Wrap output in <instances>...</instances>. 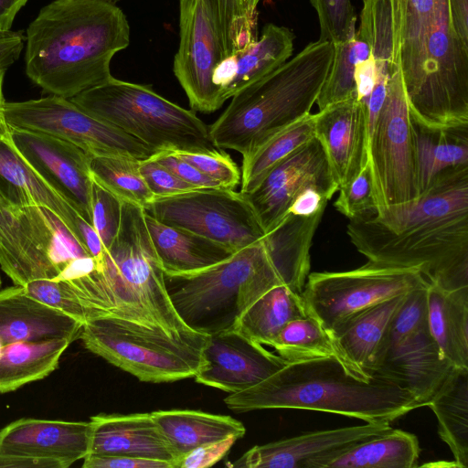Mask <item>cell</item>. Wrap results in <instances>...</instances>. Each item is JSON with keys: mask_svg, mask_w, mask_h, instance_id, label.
Returning <instances> with one entry per match:
<instances>
[{"mask_svg": "<svg viewBox=\"0 0 468 468\" xmlns=\"http://www.w3.org/2000/svg\"><path fill=\"white\" fill-rule=\"evenodd\" d=\"M0 192L16 206L49 210L93 259L102 256L104 248L92 225L19 154L5 123L0 124Z\"/></svg>", "mask_w": 468, "mask_h": 468, "instance_id": "d6986e66", "label": "cell"}, {"mask_svg": "<svg viewBox=\"0 0 468 468\" xmlns=\"http://www.w3.org/2000/svg\"><path fill=\"white\" fill-rule=\"evenodd\" d=\"M24 40L21 32H0V69H7L18 58Z\"/></svg>", "mask_w": 468, "mask_h": 468, "instance_id": "f907efd6", "label": "cell"}, {"mask_svg": "<svg viewBox=\"0 0 468 468\" xmlns=\"http://www.w3.org/2000/svg\"><path fill=\"white\" fill-rule=\"evenodd\" d=\"M145 223L165 274L198 271L234 252L188 230L164 224L144 211Z\"/></svg>", "mask_w": 468, "mask_h": 468, "instance_id": "484cf974", "label": "cell"}, {"mask_svg": "<svg viewBox=\"0 0 468 468\" xmlns=\"http://www.w3.org/2000/svg\"><path fill=\"white\" fill-rule=\"evenodd\" d=\"M406 294L355 314L330 333L345 357L363 378H372L368 371L378 345Z\"/></svg>", "mask_w": 468, "mask_h": 468, "instance_id": "83f0119b", "label": "cell"}, {"mask_svg": "<svg viewBox=\"0 0 468 468\" xmlns=\"http://www.w3.org/2000/svg\"><path fill=\"white\" fill-rule=\"evenodd\" d=\"M223 59L218 36L205 0H179V46L173 71L193 111L221 106L214 72Z\"/></svg>", "mask_w": 468, "mask_h": 468, "instance_id": "e0dca14e", "label": "cell"}, {"mask_svg": "<svg viewBox=\"0 0 468 468\" xmlns=\"http://www.w3.org/2000/svg\"><path fill=\"white\" fill-rule=\"evenodd\" d=\"M110 1H112V2H114V3H115V1H119V0H110Z\"/></svg>", "mask_w": 468, "mask_h": 468, "instance_id": "6f0895ef", "label": "cell"}, {"mask_svg": "<svg viewBox=\"0 0 468 468\" xmlns=\"http://www.w3.org/2000/svg\"><path fill=\"white\" fill-rule=\"evenodd\" d=\"M90 200L92 227L107 250L120 228L122 201L93 179Z\"/></svg>", "mask_w": 468, "mask_h": 468, "instance_id": "60d3db41", "label": "cell"}, {"mask_svg": "<svg viewBox=\"0 0 468 468\" xmlns=\"http://www.w3.org/2000/svg\"><path fill=\"white\" fill-rule=\"evenodd\" d=\"M369 56L368 45L356 33L346 40L334 44L332 64L315 102L319 111L356 96V65Z\"/></svg>", "mask_w": 468, "mask_h": 468, "instance_id": "74e56055", "label": "cell"}, {"mask_svg": "<svg viewBox=\"0 0 468 468\" xmlns=\"http://www.w3.org/2000/svg\"><path fill=\"white\" fill-rule=\"evenodd\" d=\"M308 188L318 190L328 201L338 190L324 149L315 136L275 165L253 190L243 195L267 234L288 214L295 197Z\"/></svg>", "mask_w": 468, "mask_h": 468, "instance_id": "2e32d148", "label": "cell"}, {"mask_svg": "<svg viewBox=\"0 0 468 468\" xmlns=\"http://www.w3.org/2000/svg\"><path fill=\"white\" fill-rule=\"evenodd\" d=\"M79 338L90 352L144 382L193 378L203 365L207 335H171L133 322L101 317L82 324Z\"/></svg>", "mask_w": 468, "mask_h": 468, "instance_id": "9c48e42d", "label": "cell"}, {"mask_svg": "<svg viewBox=\"0 0 468 468\" xmlns=\"http://www.w3.org/2000/svg\"><path fill=\"white\" fill-rule=\"evenodd\" d=\"M90 422L89 453L159 460L174 468L176 455L151 413H101Z\"/></svg>", "mask_w": 468, "mask_h": 468, "instance_id": "d4e9b609", "label": "cell"}, {"mask_svg": "<svg viewBox=\"0 0 468 468\" xmlns=\"http://www.w3.org/2000/svg\"><path fill=\"white\" fill-rule=\"evenodd\" d=\"M8 133L19 154L92 225L90 154L47 133L15 128Z\"/></svg>", "mask_w": 468, "mask_h": 468, "instance_id": "ac0fdd59", "label": "cell"}, {"mask_svg": "<svg viewBox=\"0 0 468 468\" xmlns=\"http://www.w3.org/2000/svg\"><path fill=\"white\" fill-rule=\"evenodd\" d=\"M0 468H68V465L55 459L0 452Z\"/></svg>", "mask_w": 468, "mask_h": 468, "instance_id": "681fc988", "label": "cell"}, {"mask_svg": "<svg viewBox=\"0 0 468 468\" xmlns=\"http://www.w3.org/2000/svg\"><path fill=\"white\" fill-rule=\"evenodd\" d=\"M327 202L328 199L318 190L308 188L295 197L288 213L310 217L324 210Z\"/></svg>", "mask_w": 468, "mask_h": 468, "instance_id": "c3c4849f", "label": "cell"}, {"mask_svg": "<svg viewBox=\"0 0 468 468\" xmlns=\"http://www.w3.org/2000/svg\"><path fill=\"white\" fill-rule=\"evenodd\" d=\"M368 163L377 210L420 196L416 133L401 68L388 82L384 102L369 135Z\"/></svg>", "mask_w": 468, "mask_h": 468, "instance_id": "7c38bea8", "label": "cell"}, {"mask_svg": "<svg viewBox=\"0 0 468 468\" xmlns=\"http://www.w3.org/2000/svg\"><path fill=\"white\" fill-rule=\"evenodd\" d=\"M452 27L463 42L468 46V0H448Z\"/></svg>", "mask_w": 468, "mask_h": 468, "instance_id": "816d5d0a", "label": "cell"}, {"mask_svg": "<svg viewBox=\"0 0 468 468\" xmlns=\"http://www.w3.org/2000/svg\"><path fill=\"white\" fill-rule=\"evenodd\" d=\"M220 46L230 51L245 43L254 31L241 8L240 0H205Z\"/></svg>", "mask_w": 468, "mask_h": 468, "instance_id": "f35d334b", "label": "cell"}, {"mask_svg": "<svg viewBox=\"0 0 468 468\" xmlns=\"http://www.w3.org/2000/svg\"><path fill=\"white\" fill-rule=\"evenodd\" d=\"M428 324L442 356L468 368V287L444 290L429 282Z\"/></svg>", "mask_w": 468, "mask_h": 468, "instance_id": "4316f807", "label": "cell"}, {"mask_svg": "<svg viewBox=\"0 0 468 468\" xmlns=\"http://www.w3.org/2000/svg\"><path fill=\"white\" fill-rule=\"evenodd\" d=\"M338 191L339 195L334 207L347 218L351 219L364 213L377 210L368 161L360 173Z\"/></svg>", "mask_w": 468, "mask_h": 468, "instance_id": "7bdbcfd3", "label": "cell"}, {"mask_svg": "<svg viewBox=\"0 0 468 468\" xmlns=\"http://www.w3.org/2000/svg\"><path fill=\"white\" fill-rule=\"evenodd\" d=\"M261 0H240L241 8L247 20L256 26L257 7Z\"/></svg>", "mask_w": 468, "mask_h": 468, "instance_id": "db71d44e", "label": "cell"}, {"mask_svg": "<svg viewBox=\"0 0 468 468\" xmlns=\"http://www.w3.org/2000/svg\"><path fill=\"white\" fill-rule=\"evenodd\" d=\"M150 158L166 167L182 181L197 189L222 188L217 182L202 174L196 167L182 160L171 151L156 153Z\"/></svg>", "mask_w": 468, "mask_h": 468, "instance_id": "bcb514c9", "label": "cell"}, {"mask_svg": "<svg viewBox=\"0 0 468 468\" xmlns=\"http://www.w3.org/2000/svg\"><path fill=\"white\" fill-rule=\"evenodd\" d=\"M413 121L421 194L441 173L468 166V124L431 128Z\"/></svg>", "mask_w": 468, "mask_h": 468, "instance_id": "d6a6232c", "label": "cell"}, {"mask_svg": "<svg viewBox=\"0 0 468 468\" xmlns=\"http://www.w3.org/2000/svg\"><path fill=\"white\" fill-rule=\"evenodd\" d=\"M151 414L175 453L176 461L201 445L231 436L239 439L246 432L239 420L227 415L195 410H155Z\"/></svg>", "mask_w": 468, "mask_h": 468, "instance_id": "f1b7e54d", "label": "cell"}, {"mask_svg": "<svg viewBox=\"0 0 468 468\" xmlns=\"http://www.w3.org/2000/svg\"><path fill=\"white\" fill-rule=\"evenodd\" d=\"M27 0H0V32L10 31L18 11Z\"/></svg>", "mask_w": 468, "mask_h": 468, "instance_id": "f5cc1de1", "label": "cell"}, {"mask_svg": "<svg viewBox=\"0 0 468 468\" xmlns=\"http://www.w3.org/2000/svg\"><path fill=\"white\" fill-rule=\"evenodd\" d=\"M239 438L227 439L201 445L178 458L175 468H206L219 462L231 449Z\"/></svg>", "mask_w": 468, "mask_h": 468, "instance_id": "f6af8a7d", "label": "cell"}, {"mask_svg": "<svg viewBox=\"0 0 468 468\" xmlns=\"http://www.w3.org/2000/svg\"><path fill=\"white\" fill-rule=\"evenodd\" d=\"M429 283L408 292L377 349L370 377L390 381L427 406L452 367L441 354L428 324Z\"/></svg>", "mask_w": 468, "mask_h": 468, "instance_id": "8fae6325", "label": "cell"}, {"mask_svg": "<svg viewBox=\"0 0 468 468\" xmlns=\"http://www.w3.org/2000/svg\"><path fill=\"white\" fill-rule=\"evenodd\" d=\"M307 314L301 294L281 284L259 297L240 315L233 329L255 343L271 346L289 322Z\"/></svg>", "mask_w": 468, "mask_h": 468, "instance_id": "1f68e13d", "label": "cell"}, {"mask_svg": "<svg viewBox=\"0 0 468 468\" xmlns=\"http://www.w3.org/2000/svg\"><path fill=\"white\" fill-rule=\"evenodd\" d=\"M420 451L414 434L391 428L340 450L318 468H412L418 465Z\"/></svg>", "mask_w": 468, "mask_h": 468, "instance_id": "f546056e", "label": "cell"}, {"mask_svg": "<svg viewBox=\"0 0 468 468\" xmlns=\"http://www.w3.org/2000/svg\"><path fill=\"white\" fill-rule=\"evenodd\" d=\"M229 409L246 412L266 409L323 411L369 423H389L420 408L398 385L350 374L334 357L288 362L261 383L224 399Z\"/></svg>", "mask_w": 468, "mask_h": 468, "instance_id": "277c9868", "label": "cell"}, {"mask_svg": "<svg viewBox=\"0 0 468 468\" xmlns=\"http://www.w3.org/2000/svg\"><path fill=\"white\" fill-rule=\"evenodd\" d=\"M83 468H173L168 462L122 455L89 453L83 458Z\"/></svg>", "mask_w": 468, "mask_h": 468, "instance_id": "7dc6e473", "label": "cell"}, {"mask_svg": "<svg viewBox=\"0 0 468 468\" xmlns=\"http://www.w3.org/2000/svg\"><path fill=\"white\" fill-rule=\"evenodd\" d=\"M334 44L314 41L234 96L208 126L218 149L249 155L284 128L311 113L326 79Z\"/></svg>", "mask_w": 468, "mask_h": 468, "instance_id": "5b68a950", "label": "cell"}, {"mask_svg": "<svg viewBox=\"0 0 468 468\" xmlns=\"http://www.w3.org/2000/svg\"><path fill=\"white\" fill-rule=\"evenodd\" d=\"M3 117L8 128L47 133L90 154L145 160L155 154L138 139L91 115L69 99L56 95L5 101Z\"/></svg>", "mask_w": 468, "mask_h": 468, "instance_id": "9a60e30c", "label": "cell"}, {"mask_svg": "<svg viewBox=\"0 0 468 468\" xmlns=\"http://www.w3.org/2000/svg\"><path fill=\"white\" fill-rule=\"evenodd\" d=\"M314 136L322 144L338 189L351 182L368 161L367 106L356 96L314 114Z\"/></svg>", "mask_w": 468, "mask_h": 468, "instance_id": "44dd1931", "label": "cell"}, {"mask_svg": "<svg viewBox=\"0 0 468 468\" xmlns=\"http://www.w3.org/2000/svg\"><path fill=\"white\" fill-rule=\"evenodd\" d=\"M144 210L164 224L211 239L233 252L265 236L246 197L234 189L200 188L154 197Z\"/></svg>", "mask_w": 468, "mask_h": 468, "instance_id": "5bb4252c", "label": "cell"}, {"mask_svg": "<svg viewBox=\"0 0 468 468\" xmlns=\"http://www.w3.org/2000/svg\"><path fill=\"white\" fill-rule=\"evenodd\" d=\"M429 406L457 467L468 468V368L453 367Z\"/></svg>", "mask_w": 468, "mask_h": 468, "instance_id": "4dcf8cb0", "label": "cell"}, {"mask_svg": "<svg viewBox=\"0 0 468 468\" xmlns=\"http://www.w3.org/2000/svg\"><path fill=\"white\" fill-rule=\"evenodd\" d=\"M346 234L368 261L418 269L444 290L468 287V166L441 173L414 200L349 219Z\"/></svg>", "mask_w": 468, "mask_h": 468, "instance_id": "6da1fadb", "label": "cell"}, {"mask_svg": "<svg viewBox=\"0 0 468 468\" xmlns=\"http://www.w3.org/2000/svg\"><path fill=\"white\" fill-rule=\"evenodd\" d=\"M129 44V22L114 2L54 0L27 30L26 73L46 92L71 99L109 80L112 59Z\"/></svg>", "mask_w": 468, "mask_h": 468, "instance_id": "7a4b0ae2", "label": "cell"}, {"mask_svg": "<svg viewBox=\"0 0 468 468\" xmlns=\"http://www.w3.org/2000/svg\"><path fill=\"white\" fill-rule=\"evenodd\" d=\"M293 41L294 34L288 27L269 23L260 37L222 59L213 77L219 105L287 61L292 56Z\"/></svg>", "mask_w": 468, "mask_h": 468, "instance_id": "cb8c5ba5", "label": "cell"}, {"mask_svg": "<svg viewBox=\"0 0 468 468\" xmlns=\"http://www.w3.org/2000/svg\"><path fill=\"white\" fill-rule=\"evenodd\" d=\"M165 283L182 322L207 335L233 329L259 297L283 284L262 239L198 271L165 274Z\"/></svg>", "mask_w": 468, "mask_h": 468, "instance_id": "8992f818", "label": "cell"}, {"mask_svg": "<svg viewBox=\"0 0 468 468\" xmlns=\"http://www.w3.org/2000/svg\"><path fill=\"white\" fill-rule=\"evenodd\" d=\"M76 303L80 323L112 317L161 328L171 335L193 331L176 314L153 245L143 207L123 202L111 246L90 273L62 282Z\"/></svg>", "mask_w": 468, "mask_h": 468, "instance_id": "3957f363", "label": "cell"}, {"mask_svg": "<svg viewBox=\"0 0 468 468\" xmlns=\"http://www.w3.org/2000/svg\"><path fill=\"white\" fill-rule=\"evenodd\" d=\"M91 115L138 139L155 154L163 151L212 152L208 126L150 86L112 77L69 99Z\"/></svg>", "mask_w": 468, "mask_h": 468, "instance_id": "52a82bcc", "label": "cell"}, {"mask_svg": "<svg viewBox=\"0 0 468 468\" xmlns=\"http://www.w3.org/2000/svg\"><path fill=\"white\" fill-rule=\"evenodd\" d=\"M139 169L154 197H170L197 189L150 157L140 160Z\"/></svg>", "mask_w": 468, "mask_h": 468, "instance_id": "ee69618b", "label": "cell"}, {"mask_svg": "<svg viewBox=\"0 0 468 468\" xmlns=\"http://www.w3.org/2000/svg\"><path fill=\"white\" fill-rule=\"evenodd\" d=\"M314 137V114H308L280 131L242 157L240 193L253 190L279 163Z\"/></svg>", "mask_w": 468, "mask_h": 468, "instance_id": "d590c367", "label": "cell"}, {"mask_svg": "<svg viewBox=\"0 0 468 468\" xmlns=\"http://www.w3.org/2000/svg\"><path fill=\"white\" fill-rule=\"evenodd\" d=\"M389 423H369L303 433L256 445L241 455L232 467L318 468L320 463L340 450L383 433Z\"/></svg>", "mask_w": 468, "mask_h": 468, "instance_id": "7402d4cb", "label": "cell"}, {"mask_svg": "<svg viewBox=\"0 0 468 468\" xmlns=\"http://www.w3.org/2000/svg\"><path fill=\"white\" fill-rule=\"evenodd\" d=\"M309 1L318 16V40L335 44L346 40L356 33V16L351 0Z\"/></svg>", "mask_w": 468, "mask_h": 468, "instance_id": "ab89813d", "label": "cell"}, {"mask_svg": "<svg viewBox=\"0 0 468 468\" xmlns=\"http://www.w3.org/2000/svg\"><path fill=\"white\" fill-rule=\"evenodd\" d=\"M196 382L238 393L282 368L288 362L234 329L207 335Z\"/></svg>", "mask_w": 468, "mask_h": 468, "instance_id": "ffe728a7", "label": "cell"}, {"mask_svg": "<svg viewBox=\"0 0 468 468\" xmlns=\"http://www.w3.org/2000/svg\"><path fill=\"white\" fill-rule=\"evenodd\" d=\"M139 163L128 156L90 154L92 179L122 202L144 208L154 197L140 172Z\"/></svg>", "mask_w": 468, "mask_h": 468, "instance_id": "8d00e7d4", "label": "cell"}, {"mask_svg": "<svg viewBox=\"0 0 468 468\" xmlns=\"http://www.w3.org/2000/svg\"><path fill=\"white\" fill-rule=\"evenodd\" d=\"M222 188L234 189L240 182L241 173L236 163L223 150L212 152L171 151Z\"/></svg>", "mask_w": 468, "mask_h": 468, "instance_id": "b9f144b4", "label": "cell"}, {"mask_svg": "<svg viewBox=\"0 0 468 468\" xmlns=\"http://www.w3.org/2000/svg\"><path fill=\"white\" fill-rule=\"evenodd\" d=\"M88 257L52 212L16 206L0 192V266L14 284L67 281L79 261Z\"/></svg>", "mask_w": 468, "mask_h": 468, "instance_id": "30bf717a", "label": "cell"}, {"mask_svg": "<svg viewBox=\"0 0 468 468\" xmlns=\"http://www.w3.org/2000/svg\"><path fill=\"white\" fill-rule=\"evenodd\" d=\"M5 70L6 69H0V124L5 123L4 117H3V106H4V103L5 101L4 95H3V81H4Z\"/></svg>", "mask_w": 468, "mask_h": 468, "instance_id": "11a10c76", "label": "cell"}, {"mask_svg": "<svg viewBox=\"0 0 468 468\" xmlns=\"http://www.w3.org/2000/svg\"><path fill=\"white\" fill-rule=\"evenodd\" d=\"M90 422L22 418L0 430V452L55 459L69 467L90 451Z\"/></svg>", "mask_w": 468, "mask_h": 468, "instance_id": "603a6c76", "label": "cell"}, {"mask_svg": "<svg viewBox=\"0 0 468 468\" xmlns=\"http://www.w3.org/2000/svg\"><path fill=\"white\" fill-rule=\"evenodd\" d=\"M427 283L418 269L367 261L350 271L309 273L301 296L307 314L331 333L355 314Z\"/></svg>", "mask_w": 468, "mask_h": 468, "instance_id": "4fadbf2b", "label": "cell"}, {"mask_svg": "<svg viewBox=\"0 0 468 468\" xmlns=\"http://www.w3.org/2000/svg\"><path fill=\"white\" fill-rule=\"evenodd\" d=\"M82 323L16 285L0 290V394L45 378L58 368Z\"/></svg>", "mask_w": 468, "mask_h": 468, "instance_id": "ba28073f", "label": "cell"}, {"mask_svg": "<svg viewBox=\"0 0 468 468\" xmlns=\"http://www.w3.org/2000/svg\"><path fill=\"white\" fill-rule=\"evenodd\" d=\"M271 347L287 362L334 357L353 376L361 379H369L363 378L352 367L331 334L310 314L289 322L278 334Z\"/></svg>", "mask_w": 468, "mask_h": 468, "instance_id": "e575fe53", "label": "cell"}, {"mask_svg": "<svg viewBox=\"0 0 468 468\" xmlns=\"http://www.w3.org/2000/svg\"><path fill=\"white\" fill-rule=\"evenodd\" d=\"M1 284H2V280H1V277H0V286H1Z\"/></svg>", "mask_w": 468, "mask_h": 468, "instance_id": "9f6ffc18", "label": "cell"}, {"mask_svg": "<svg viewBox=\"0 0 468 468\" xmlns=\"http://www.w3.org/2000/svg\"><path fill=\"white\" fill-rule=\"evenodd\" d=\"M434 5L435 0H402L399 58L407 101L422 80Z\"/></svg>", "mask_w": 468, "mask_h": 468, "instance_id": "836d02e7", "label": "cell"}]
</instances>
